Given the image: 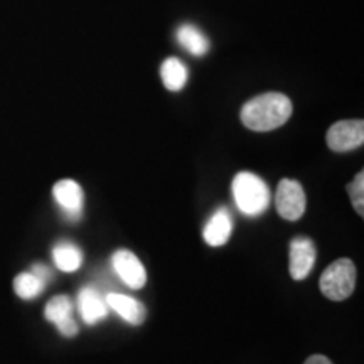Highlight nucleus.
Instances as JSON below:
<instances>
[{
	"label": "nucleus",
	"mask_w": 364,
	"mask_h": 364,
	"mask_svg": "<svg viewBox=\"0 0 364 364\" xmlns=\"http://www.w3.org/2000/svg\"><path fill=\"white\" fill-rule=\"evenodd\" d=\"M292 102L282 93H263L245 103L240 118L247 129L253 132H270L279 129L292 117Z\"/></svg>",
	"instance_id": "obj_1"
},
{
	"label": "nucleus",
	"mask_w": 364,
	"mask_h": 364,
	"mask_svg": "<svg viewBox=\"0 0 364 364\" xmlns=\"http://www.w3.org/2000/svg\"><path fill=\"white\" fill-rule=\"evenodd\" d=\"M233 198L245 216L257 218L267 211L270 204V189L265 181L252 172H240L233 179Z\"/></svg>",
	"instance_id": "obj_2"
},
{
	"label": "nucleus",
	"mask_w": 364,
	"mask_h": 364,
	"mask_svg": "<svg viewBox=\"0 0 364 364\" xmlns=\"http://www.w3.org/2000/svg\"><path fill=\"white\" fill-rule=\"evenodd\" d=\"M321 292L329 300L341 302L354 292L356 285V267L349 258H339L331 263L321 275Z\"/></svg>",
	"instance_id": "obj_3"
},
{
	"label": "nucleus",
	"mask_w": 364,
	"mask_h": 364,
	"mask_svg": "<svg viewBox=\"0 0 364 364\" xmlns=\"http://www.w3.org/2000/svg\"><path fill=\"white\" fill-rule=\"evenodd\" d=\"M275 204L279 215L287 221H297L304 216L307 206L306 193L302 184L294 179H282L275 194Z\"/></svg>",
	"instance_id": "obj_4"
},
{
	"label": "nucleus",
	"mask_w": 364,
	"mask_h": 364,
	"mask_svg": "<svg viewBox=\"0 0 364 364\" xmlns=\"http://www.w3.org/2000/svg\"><path fill=\"white\" fill-rule=\"evenodd\" d=\"M327 145L334 152H349L361 147L364 142L363 120H341L327 130Z\"/></svg>",
	"instance_id": "obj_5"
},
{
	"label": "nucleus",
	"mask_w": 364,
	"mask_h": 364,
	"mask_svg": "<svg viewBox=\"0 0 364 364\" xmlns=\"http://www.w3.org/2000/svg\"><path fill=\"white\" fill-rule=\"evenodd\" d=\"M316 258L317 250L311 238H306V236L294 238L292 243H290V277L294 280L307 279L309 273L312 272L314 265H316Z\"/></svg>",
	"instance_id": "obj_6"
},
{
	"label": "nucleus",
	"mask_w": 364,
	"mask_h": 364,
	"mask_svg": "<svg viewBox=\"0 0 364 364\" xmlns=\"http://www.w3.org/2000/svg\"><path fill=\"white\" fill-rule=\"evenodd\" d=\"M53 196L65 216L71 221H78L83 215L85 194L81 186L73 179H63L54 184Z\"/></svg>",
	"instance_id": "obj_7"
},
{
	"label": "nucleus",
	"mask_w": 364,
	"mask_h": 364,
	"mask_svg": "<svg viewBox=\"0 0 364 364\" xmlns=\"http://www.w3.org/2000/svg\"><path fill=\"white\" fill-rule=\"evenodd\" d=\"M73 311H75V304L68 295H58L48 302L44 309V316L49 322H53L58 327L65 338H75L78 334V324L73 318Z\"/></svg>",
	"instance_id": "obj_8"
},
{
	"label": "nucleus",
	"mask_w": 364,
	"mask_h": 364,
	"mask_svg": "<svg viewBox=\"0 0 364 364\" xmlns=\"http://www.w3.org/2000/svg\"><path fill=\"white\" fill-rule=\"evenodd\" d=\"M113 268H115L117 275L130 289H142L147 282V273L142 262L135 257V253L129 252V250H118L113 253Z\"/></svg>",
	"instance_id": "obj_9"
},
{
	"label": "nucleus",
	"mask_w": 364,
	"mask_h": 364,
	"mask_svg": "<svg viewBox=\"0 0 364 364\" xmlns=\"http://www.w3.org/2000/svg\"><path fill=\"white\" fill-rule=\"evenodd\" d=\"M78 311L86 324L95 326L100 321L108 317V311L110 309L107 306V300L100 295L97 289L85 287L78 294Z\"/></svg>",
	"instance_id": "obj_10"
},
{
	"label": "nucleus",
	"mask_w": 364,
	"mask_h": 364,
	"mask_svg": "<svg viewBox=\"0 0 364 364\" xmlns=\"http://www.w3.org/2000/svg\"><path fill=\"white\" fill-rule=\"evenodd\" d=\"M107 306L112 311H115L118 316H120L124 321L129 322L132 326H140L144 324L145 316H147V311H145L144 304H140L139 300L134 297H129V295L112 292L108 294L107 297Z\"/></svg>",
	"instance_id": "obj_11"
},
{
	"label": "nucleus",
	"mask_w": 364,
	"mask_h": 364,
	"mask_svg": "<svg viewBox=\"0 0 364 364\" xmlns=\"http://www.w3.org/2000/svg\"><path fill=\"white\" fill-rule=\"evenodd\" d=\"M233 233V220H231L230 211L226 208H220L209 218L204 226L203 236L209 247H223Z\"/></svg>",
	"instance_id": "obj_12"
},
{
	"label": "nucleus",
	"mask_w": 364,
	"mask_h": 364,
	"mask_svg": "<svg viewBox=\"0 0 364 364\" xmlns=\"http://www.w3.org/2000/svg\"><path fill=\"white\" fill-rule=\"evenodd\" d=\"M161 78L169 91H181L188 81V70L181 59L167 58L161 66Z\"/></svg>",
	"instance_id": "obj_13"
},
{
	"label": "nucleus",
	"mask_w": 364,
	"mask_h": 364,
	"mask_svg": "<svg viewBox=\"0 0 364 364\" xmlns=\"http://www.w3.org/2000/svg\"><path fill=\"white\" fill-rule=\"evenodd\" d=\"M177 41L186 51L194 56H204L209 51V41L198 27L184 24L177 31Z\"/></svg>",
	"instance_id": "obj_14"
},
{
	"label": "nucleus",
	"mask_w": 364,
	"mask_h": 364,
	"mask_svg": "<svg viewBox=\"0 0 364 364\" xmlns=\"http://www.w3.org/2000/svg\"><path fill=\"white\" fill-rule=\"evenodd\" d=\"M53 258L59 270L66 273L76 272L81 267V263H83V253H81V250L76 245L66 243V241L54 247Z\"/></svg>",
	"instance_id": "obj_15"
},
{
	"label": "nucleus",
	"mask_w": 364,
	"mask_h": 364,
	"mask_svg": "<svg viewBox=\"0 0 364 364\" xmlns=\"http://www.w3.org/2000/svg\"><path fill=\"white\" fill-rule=\"evenodd\" d=\"M44 289L46 282L41 280L39 277H36L33 272L21 273V275H17L16 280H14V290H16V294L24 300L36 299L38 295L43 294Z\"/></svg>",
	"instance_id": "obj_16"
},
{
	"label": "nucleus",
	"mask_w": 364,
	"mask_h": 364,
	"mask_svg": "<svg viewBox=\"0 0 364 364\" xmlns=\"http://www.w3.org/2000/svg\"><path fill=\"white\" fill-rule=\"evenodd\" d=\"M348 193H349V198H351V203L354 209H356V213L359 216L364 215V172L359 171L356 177H354L351 184L348 186Z\"/></svg>",
	"instance_id": "obj_17"
},
{
	"label": "nucleus",
	"mask_w": 364,
	"mask_h": 364,
	"mask_svg": "<svg viewBox=\"0 0 364 364\" xmlns=\"http://www.w3.org/2000/svg\"><path fill=\"white\" fill-rule=\"evenodd\" d=\"M33 273L36 277H39L41 280L46 282V284H48L49 279H51V270H49V268L44 267V265H34Z\"/></svg>",
	"instance_id": "obj_18"
},
{
	"label": "nucleus",
	"mask_w": 364,
	"mask_h": 364,
	"mask_svg": "<svg viewBox=\"0 0 364 364\" xmlns=\"http://www.w3.org/2000/svg\"><path fill=\"white\" fill-rule=\"evenodd\" d=\"M304 364H332V363H331V359L322 356V354H314V356L309 358Z\"/></svg>",
	"instance_id": "obj_19"
}]
</instances>
